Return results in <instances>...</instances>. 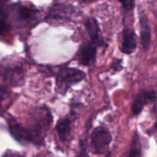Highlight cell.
<instances>
[{"instance_id": "cell-12", "label": "cell", "mask_w": 157, "mask_h": 157, "mask_svg": "<svg viewBox=\"0 0 157 157\" xmlns=\"http://www.w3.org/2000/svg\"><path fill=\"white\" fill-rule=\"evenodd\" d=\"M9 91L7 87H5V86L0 85V104L9 96Z\"/></svg>"}, {"instance_id": "cell-10", "label": "cell", "mask_w": 157, "mask_h": 157, "mask_svg": "<svg viewBox=\"0 0 157 157\" xmlns=\"http://www.w3.org/2000/svg\"><path fill=\"white\" fill-rule=\"evenodd\" d=\"M140 147L139 142L136 138H134L132 143L131 148L129 151L127 157H140Z\"/></svg>"}, {"instance_id": "cell-5", "label": "cell", "mask_w": 157, "mask_h": 157, "mask_svg": "<svg viewBox=\"0 0 157 157\" xmlns=\"http://www.w3.org/2000/svg\"><path fill=\"white\" fill-rule=\"evenodd\" d=\"M84 27L90 36V41H92L97 47H103L105 42L101 35L99 25L97 20L94 18H87L84 21Z\"/></svg>"}, {"instance_id": "cell-17", "label": "cell", "mask_w": 157, "mask_h": 157, "mask_svg": "<svg viewBox=\"0 0 157 157\" xmlns=\"http://www.w3.org/2000/svg\"><path fill=\"white\" fill-rule=\"evenodd\" d=\"M0 1H2V2H6V1H7V0H0Z\"/></svg>"}, {"instance_id": "cell-6", "label": "cell", "mask_w": 157, "mask_h": 157, "mask_svg": "<svg viewBox=\"0 0 157 157\" xmlns=\"http://www.w3.org/2000/svg\"><path fill=\"white\" fill-rule=\"evenodd\" d=\"M136 48V34L133 29H125L123 32L121 42V51L124 54L130 55Z\"/></svg>"}, {"instance_id": "cell-1", "label": "cell", "mask_w": 157, "mask_h": 157, "mask_svg": "<svg viewBox=\"0 0 157 157\" xmlns=\"http://www.w3.org/2000/svg\"><path fill=\"white\" fill-rule=\"evenodd\" d=\"M85 77L84 72L79 69L64 67L58 73L57 77V85L61 91L67 92L72 85L83 81Z\"/></svg>"}, {"instance_id": "cell-2", "label": "cell", "mask_w": 157, "mask_h": 157, "mask_svg": "<svg viewBox=\"0 0 157 157\" xmlns=\"http://www.w3.org/2000/svg\"><path fill=\"white\" fill-rule=\"evenodd\" d=\"M112 141L110 132L104 127H98L90 135L91 145L97 153H104L107 151Z\"/></svg>"}, {"instance_id": "cell-13", "label": "cell", "mask_w": 157, "mask_h": 157, "mask_svg": "<svg viewBox=\"0 0 157 157\" xmlns=\"http://www.w3.org/2000/svg\"><path fill=\"white\" fill-rule=\"evenodd\" d=\"M6 29H7V25L5 21V17L3 14L0 12V34L4 32V31Z\"/></svg>"}, {"instance_id": "cell-16", "label": "cell", "mask_w": 157, "mask_h": 157, "mask_svg": "<svg viewBox=\"0 0 157 157\" xmlns=\"http://www.w3.org/2000/svg\"><path fill=\"white\" fill-rule=\"evenodd\" d=\"M82 1H84V2H87V1H89V0H82Z\"/></svg>"}, {"instance_id": "cell-14", "label": "cell", "mask_w": 157, "mask_h": 157, "mask_svg": "<svg viewBox=\"0 0 157 157\" xmlns=\"http://www.w3.org/2000/svg\"><path fill=\"white\" fill-rule=\"evenodd\" d=\"M4 157H17V156H15V155H12V154H6Z\"/></svg>"}, {"instance_id": "cell-3", "label": "cell", "mask_w": 157, "mask_h": 157, "mask_svg": "<svg viewBox=\"0 0 157 157\" xmlns=\"http://www.w3.org/2000/svg\"><path fill=\"white\" fill-rule=\"evenodd\" d=\"M97 46L92 41L84 43L78 49L77 60L81 64L90 66L95 62L97 58Z\"/></svg>"}, {"instance_id": "cell-7", "label": "cell", "mask_w": 157, "mask_h": 157, "mask_svg": "<svg viewBox=\"0 0 157 157\" xmlns=\"http://www.w3.org/2000/svg\"><path fill=\"white\" fill-rule=\"evenodd\" d=\"M140 42L144 50L147 51L151 44V27L148 18L145 14L140 15Z\"/></svg>"}, {"instance_id": "cell-8", "label": "cell", "mask_w": 157, "mask_h": 157, "mask_svg": "<svg viewBox=\"0 0 157 157\" xmlns=\"http://www.w3.org/2000/svg\"><path fill=\"white\" fill-rule=\"evenodd\" d=\"M14 12L17 21H18L20 24L30 21L35 14V10L22 5H15L14 7Z\"/></svg>"}, {"instance_id": "cell-15", "label": "cell", "mask_w": 157, "mask_h": 157, "mask_svg": "<svg viewBox=\"0 0 157 157\" xmlns=\"http://www.w3.org/2000/svg\"><path fill=\"white\" fill-rule=\"evenodd\" d=\"M155 128H156V130H157V121H156V125H155Z\"/></svg>"}, {"instance_id": "cell-11", "label": "cell", "mask_w": 157, "mask_h": 157, "mask_svg": "<svg viewBox=\"0 0 157 157\" xmlns=\"http://www.w3.org/2000/svg\"><path fill=\"white\" fill-rule=\"evenodd\" d=\"M122 5L123 8L127 11L133 10L134 8V0H118Z\"/></svg>"}, {"instance_id": "cell-9", "label": "cell", "mask_w": 157, "mask_h": 157, "mask_svg": "<svg viewBox=\"0 0 157 157\" xmlns=\"http://www.w3.org/2000/svg\"><path fill=\"white\" fill-rule=\"evenodd\" d=\"M56 130L61 141H67L71 134V122L68 118L60 120L56 126Z\"/></svg>"}, {"instance_id": "cell-4", "label": "cell", "mask_w": 157, "mask_h": 157, "mask_svg": "<svg viewBox=\"0 0 157 157\" xmlns=\"http://www.w3.org/2000/svg\"><path fill=\"white\" fill-rule=\"evenodd\" d=\"M156 98V93L153 91H144L139 94L135 98L132 104V113L134 116H137L142 112L146 105L154 101Z\"/></svg>"}]
</instances>
